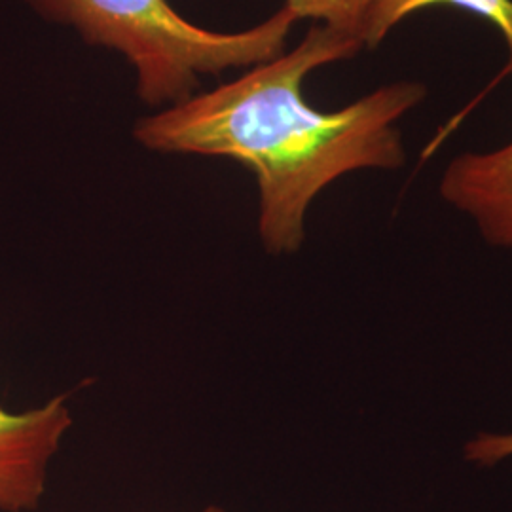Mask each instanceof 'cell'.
Returning <instances> with one entry per match:
<instances>
[{
	"label": "cell",
	"instance_id": "obj_7",
	"mask_svg": "<svg viewBox=\"0 0 512 512\" xmlns=\"http://www.w3.org/2000/svg\"><path fill=\"white\" fill-rule=\"evenodd\" d=\"M463 458L476 467H495L505 459L512 458L511 433L482 431L463 446Z\"/></svg>",
	"mask_w": 512,
	"mask_h": 512
},
{
	"label": "cell",
	"instance_id": "obj_4",
	"mask_svg": "<svg viewBox=\"0 0 512 512\" xmlns=\"http://www.w3.org/2000/svg\"><path fill=\"white\" fill-rule=\"evenodd\" d=\"M439 194L488 245L512 251V141L456 156L442 171Z\"/></svg>",
	"mask_w": 512,
	"mask_h": 512
},
{
	"label": "cell",
	"instance_id": "obj_1",
	"mask_svg": "<svg viewBox=\"0 0 512 512\" xmlns=\"http://www.w3.org/2000/svg\"><path fill=\"white\" fill-rule=\"evenodd\" d=\"M363 50L361 40L313 25L291 52L141 118L133 135L156 152L224 156L253 171L262 245L272 255H293L306 238L311 202L329 184L353 171H397L406 162L399 120L425 101V84H385L332 112L304 97L311 71Z\"/></svg>",
	"mask_w": 512,
	"mask_h": 512
},
{
	"label": "cell",
	"instance_id": "obj_3",
	"mask_svg": "<svg viewBox=\"0 0 512 512\" xmlns=\"http://www.w3.org/2000/svg\"><path fill=\"white\" fill-rule=\"evenodd\" d=\"M71 427L67 395L25 412L0 408V512L37 511L50 463Z\"/></svg>",
	"mask_w": 512,
	"mask_h": 512
},
{
	"label": "cell",
	"instance_id": "obj_2",
	"mask_svg": "<svg viewBox=\"0 0 512 512\" xmlns=\"http://www.w3.org/2000/svg\"><path fill=\"white\" fill-rule=\"evenodd\" d=\"M38 16L71 25L92 46L116 50L137 71V92L152 107L179 105L200 74L255 67L285 52L296 23L287 8L253 29L219 33L198 27L167 0H25Z\"/></svg>",
	"mask_w": 512,
	"mask_h": 512
},
{
	"label": "cell",
	"instance_id": "obj_8",
	"mask_svg": "<svg viewBox=\"0 0 512 512\" xmlns=\"http://www.w3.org/2000/svg\"><path fill=\"white\" fill-rule=\"evenodd\" d=\"M200 512H226L222 507H219V505H209V507H205L203 511Z\"/></svg>",
	"mask_w": 512,
	"mask_h": 512
},
{
	"label": "cell",
	"instance_id": "obj_5",
	"mask_svg": "<svg viewBox=\"0 0 512 512\" xmlns=\"http://www.w3.org/2000/svg\"><path fill=\"white\" fill-rule=\"evenodd\" d=\"M433 6H452L488 21L505 42V73L512 76V0H370L361 35L363 46L376 50L404 19Z\"/></svg>",
	"mask_w": 512,
	"mask_h": 512
},
{
	"label": "cell",
	"instance_id": "obj_6",
	"mask_svg": "<svg viewBox=\"0 0 512 512\" xmlns=\"http://www.w3.org/2000/svg\"><path fill=\"white\" fill-rule=\"evenodd\" d=\"M368 6L370 0H285L283 4L296 21L311 19L334 33L357 38L361 44Z\"/></svg>",
	"mask_w": 512,
	"mask_h": 512
}]
</instances>
